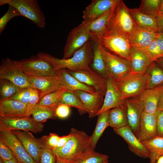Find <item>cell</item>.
<instances>
[{"label": "cell", "mask_w": 163, "mask_h": 163, "mask_svg": "<svg viewBox=\"0 0 163 163\" xmlns=\"http://www.w3.org/2000/svg\"><path fill=\"white\" fill-rule=\"evenodd\" d=\"M72 137L62 148L52 150L56 159L65 163H76L94 150L91 136L84 131L72 128Z\"/></svg>", "instance_id": "1"}, {"label": "cell", "mask_w": 163, "mask_h": 163, "mask_svg": "<svg viewBox=\"0 0 163 163\" xmlns=\"http://www.w3.org/2000/svg\"><path fill=\"white\" fill-rule=\"evenodd\" d=\"M94 42L91 38L84 46L67 59H60L48 53L39 52L37 55L46 59L52 64L55 71L60 69L71 71L91 69Z\"/></svg>", "instance_id": "2"}, {"label": "cell", "mask_w": 163, "mask_h": 163, "mask_svg": "<svg viewBox=\"0 0 163 163\" xmlns=\"http://www.w3.org/2000/svg\"><path fill=\"white\" fill-rule=\"evenodd\" d=\"M136 26L130 13L129 8L123 0H120L115 7L104 34L108 33H118L129 38Z\"/></svg>", "instance_id": "3"}, {"label": "cell", "mask_w": 163, "mask_h": 163, "mask_svg": "<svg viewBox=\"0 0 163 163\" xmlns=\"http://www.w3.org/2000/svg\"><path fill=\"white\" fill-rule=\"evenodd\" d=\"M15 62L27 76L53 77L56 72L50 62L37 55L15 60Z\"/></svg>", "instance_id": "4"}, {"label": "cell", "mask_w": 163, "mask_h": 163, "mask_svg": "<svg viewBox=\"0 0 163 163\" xmlns=\"http://www.w3.org/2000/svg\"><path fill=\"white\" fill-rule=\"evenodd\" d=\"M93 41L109 51L129 60L132 48L127 37L118 33H108Z\"/></svg>", "instance_id": "5"}, {"label": "cell", "mask_w": 163, "mask_h": 163, "mask_svg": "<svg viewBox=\"0 0 163 163\" xmlns=\"http://www.w3.org/2000/svg\"><path fill=\"white\" fill-rule=\"evenodd\" d=\"M98 44L109 74L116 81H120L132 72L129 60L112 53Z\"/></svg>", "instance_id": "6"}, {"label": "cell", "mask_w": 163, "mask_h": 163, "mask_svg": "<svg viewBox=\"0 0 163 163\" xmlns=\"http://www.w3.org/2000/svg\"><path fill=\"white\" fill-rule=\"evenodd\" d=\"M87 23L83 21L69 33L63 50L62 59H67L91 39Z\"/></svg>", "instance_id": "7"}, {"label": "cell", "mask_w": 163, "mask_h": 163, "mask_svg": "<svg viewBox=\"0 0 163 163\" xmlns=\"http://www.w3.org/2000/svg\"><path fill=\"white\" fill-rule=\"evenodd\" d=\"M11 5L19 11L21 16L29 19L39 28H44L46 25V18L37 0H11Z\"/></svg>", "instance_id": "8"}, {"label": "cell", "mask_w": 163, "mask_h": 163, "mask_svg": "<svg viewBox=\"0 0 163 163\" xmlns=\"http://www.w3.org/2000/svg\"><path fill=\"white\" fill-rule=\"evenodd\" d=\"M117 83L123 97L126 100L128 98L139 96L146 89L147 77L145 73L131 72Z\"/></svg>", "instance_id": "9"}, {"label": "cell", "mask_w": 163, "mask_h": 163, "mask_svg": "<svg viewBox=\"0 0 163 163\" xmlns=\"http://www.w3.org/2000/svg\"><path fill=\"white\" fill-rule=\"evenodd\" d=\"M43 128L42 123L37 122L30 117H0V129L9 131L17 130L39 133Z\"/></svg>", "instance_id": "10"}, {"label": "cell", "mask_w": 163, "mask_h": 163, "mask_svg": "<svg viewBox=\"0 0 163 163\" xmlns=\"http://www.w3.org/2000/svg\"><path fill=\"white\" fill-rule=\"evenodd\" d=\"M0 78L8 80L21 88H33L27 77L17 66L15 60L8 57L1 61Z\"/></svg>", "instance_id": "11"}, {"label": "cell", "mask_w": 163, "mask_h": 163, "mask_svg": "<svg viewBox=\"0 0 163 163\" xmlns=\"http://www.w3.org/2000/svg\"><path fill=\"white\" fill-rule=\"evenodd\" d=\"M68 72L81 83L93 88L104 96L107 88L106 79L92 69L71 71Z\"/></svg>", "instance_id": "12"}, {"label": "cell", "mask_w": 163, "mask_h": 163, "mask_svg": "<svg viewBox=\"0 0 163 163\" xmlns=\"http://www.w3.org/2000/svg\"><path fill=\"white\" fill-rule=\"evenodd\" d=\"M106 79L107 88L104 98L97 116L112 109L125 105V100L118 88L116 81L109 75Z\"/></svg>", "instance_id": "13"}, {"label": "cell", "mask_w": 163, "mask_h": 163, "mask_svg": "<svg viewBox=\"0 0 163 163\" xmlns=\"http://www.w3.org/2000/svg\"><path fill=\"white\" fill-rule=\"evenodd\" d=\"M0 138L11 149L18 161L21 163H37L27 152L11 131L0 129Z\"/></svg>", "instance_id": "14"}, {"label": "cell", "mask_w": 163, "mask_h": 163, "mask_svg": "<svg viewBox=\"0 0 163 163\" xmlns=\"http://www.w3.org/2000/svg\"><path fill=\"white\" fill-rule=\"evenodd\" d=\"M54 78L59 88L66 91L73 92L81 90L90 93L97 91L93 88L84 84L70 74L66 69L56 71Z\"/></svg>", "instance_id": "15"}, {"label": "cell", "mask_w": 163, "mask_h": 163, "mask_svg": "<svg viewBox=\"0 0 163 163\" xmlns=\"http://www.w3.org/2000/svg\"><path fill=\"white\" fill-rule=\"evenodd\" d=\"M113 129L126 142L132 152L139 157L149 158L148 151L139 140L129 125Z\"/></svg>", "instance_id": "16"}, {"label": "cell", "mask_w": 163, "mask_h": 163, "mask_svg": "<svg viewBox=\"0 0 163 163\" xmlns=\"http://www.w3.org/2000/svg\"><path fill=\"white\" fill-rule=\"evenodd\" d=\"M11 131L18 139L29 154L37 163H39L41 148L40 138L35 137L30 132L17 130Z\"/></svg>", "instance_id": "17"}, {"label": "cell", "mask_w": 163, "mask_h": 163, "mask_svg": "<svg viewBox=\"0 0 163 163\" xmlns=\"http://www.w3.org/2000/svg\"><path fill=\"white\" fill-rule=\"evenodd\" d=\"M120 0H93L83 12L84 21L89 23L113 8Z\"/></svg>", "instance_id": "18"}, {"label": "cell", "mask_w": 163, "mask_h": 163, "mask_svg": "<svg viewBox=\"0 0 163 163\" xmlns=\"http://www.w3.org/2000/svg\"><path fill=\"white\" fill-rule=\"evenodd\" d=\"M73 92L81 101L89 117L96 116L103 104L104 96L97 92L92 93L78 90Z\"/></svg>", "instance_id": "19"}, {"label": "cell", "mask_w": 163, "mask_h": 163, "mask_svg": "<svg viewBox=\"0 0 163 163\" xmlns=\"http://www.w3.org/2000/svg\"><path fill=\"white\" fill-rule=\"evenodd\" d=\"M136 136L141 142L152 139L157 136L155 114L142 112Z\"/></svg>", "instance_id": "20"}, {"label": "cell", "mask_w": 163, "mask_h": 163, "mask_svg": "<svg viewBox=\"0 0 163 163\" xmlns=\"http://www.w3.org/2000/svg\"><path fill=\"white\" fill-rule=\"evenodd\" d=\"M127 118L128 125L136 135L138 131L143 105L138 98L125 100Z\"/></svg>", "instance_id": "21"}, {"label": "cell", "mask_w": 163, "mask_h": 163, "mask_svg": "<svg viewBox=\"0 0 163 163\" xmlns=\"http://www.w3.org/2000/svg\"><path fill=\"white\" fill-rule=\"evenodd\" d=\"M27 104L9 99L0 101V117L15 118L26 116Z\"/></svg>", "instance_id": "22"}, {"label": "cell", "mask_w": 163, "mask_h": 163, "mask_svg": "<svg viewBox=\"0 0 163 163\" xmlns=\"http://www.w3.org/2000/svg\"><path fill=\"white\" fill-rule=\"evenodd\" d=\"M163 89V84L152 88L145 90L138 98L143 106V111L155 114L161 92Z\"/></svg>", "instance_id": "23"}, {"label": "cell", "mask_w": 163, "mask_h": 163, "mask_svg": "<svg viewBox=\"0 0 163 163\" xmlns=\"http://www.w3.org/2000/svg\"><path fill=\"white\" fill-rule=\"evenodd\" d=\"M158 33L136 26L128 38L131 47L141 49L146 47L155 38Z\"/></svg>", "instance_id": "24"}, {"label": "cell", "mask_w": 163, "mask_h": 163, "mask_svg": "<svg viewBox=\"0 0 163 163\" xmlns=\"http://www.w3.org/2000/svg\"><path fill=\"white\" fill-rule=\"evenodd\" d=\"M33 88L38 92L40 99L45 95L60 89L53 77L27 76Z\"/></svg>", "instance_id": "25"}, {"label": "cell", "mask_w": 163, "mask_h": 163, "mask_svg": "<svg viewBox=\"0 0 163 163\" xmlns=\"http://www.w3.org/2000/svg\"><path fill=\"white\" fill-rule=\"evenodd\" d=\"M115 5L97 19L87 23L91 38L93 40L98 39L105 33L112 17Z\"/></svg>", "instance_id": "26"}, {"label": "cell", "mask_w": 163, "mask_h": 163, "mask_svg": "<svg viewBox=\"0 0 163 163\" xmlns=\"http://www.w3.org/2000/svg\"><path fill=\"white\" fill-rule=\"evenodd\" d=\"M129 61L132 72L137 74H145L152 63L141 49L136 48H132Z\"/></svg>", "instance_id": "27"}, {"label": "cell", "mask_w": 163, "mask_h": 163, "mask_svg": "<svg viewBox=\"0 0 163 163\" xmlns=\"http://www.w3.org/2000/svg\"><path fill=\"white\" fill-rule=\"evenodd\" d=\"M129 10L137 26L158 33V27L156 17L143 13L138 8H129Z\"/></svg>", "instance_id": "28"}, {"label": "cell", "mask_w": 163, "mask_h": 163, "mask_svg": "<svg viewBox=\"0 0 163 163\" xmlns=\"http://www.w3.org/2000/svg\"><path fill=\"white\" fill-rule=\"evenodd\" d=\"M108 121V126L113 129L129 125L125 105L109 110Z\"/></svg>", "instance_id": "29"}, {"label": "cell", "mask_w": 163, "mask_h": 163, "mask_svg": "<svg viewBox=\"0 0 163 163\" xmlns=\"http://www.w3.org/2000/svg\"><path fill=\"white\" fill-rule=\"evenodd\" d=\"M145 74L147 77L146 89L152 88L163 84V69L155 62L150 64Z\"/></svg>", "instance_id": "30"}, {"label": "cell", "mask_w": 163, "mask_h": 163, "mask_svg": "<svg viewBox=\"0 0 163 163\" xmlns=\"http://www.w3.org/2000/svg\"><path fill=\"white\" fill-rule=\"evenodd\" d=\"M149 154V163H155L158 158L163 155V137L157 136L142 142Z\"/></svg>", "instance_id": "31"}, {"label": "cell", "mask_w": 163, "mask_h": 163, "mask_svg": "<svg viewBox=\"0 0 163 163\" xmlns=\"http://www.w3.org/2000/svg\"><path fill=\"white\" fill-rule=\"evenodd\" d=\"M93 41L94 46L90 64L92 69L106 79L109 74L106 65L102 56L98 44Z\"/></svg>", "instance_id": "32"}, {"label": "cell", "mask_w": 163, "mask_h": 163, "mask_svg": "<svg viewBox=\"0 0 163 163\" xmlns=\"http://www.w3.org/2000/svg\"><path fill=\"white\" fill-rule=\"evenodd\" d=\"M109 111V110L97 115L98 118L96 126L92 136H91V147L94 150L104 131L109 126L108 121Z\"/></svg>", "instance_id": "33"}, {"label": "cell", "mask_w": 163, "mask_h": 163, "mask_svg": "<svg viewBox=\"0 0 163 163\" xmlns=\"http://www.w3.org/2000/svg\"><path fill=\"white\" fill-rule=\"evenodd\" d=\"M56 107H50L40 105L38 104L35 107L32 116L36 121L42 123L49 119H55Z\"/></svg>", "instance_id": "34"}, {"label": "cell", "mask_w": 163, "mask_h": 163, "mask_svg": "<svg viewBox=\"0 0 163 163\" xmlns=\"http://www.w3.org/2000/svg\"><path fill=\"white\" fill-rule=\"evenodd\" d=\"M63 104L76 108L81 113H86L83 104L79 98L73 92L65 91L62 94L59 104Z\"/></svg>", "instance_id": "35"}, {"label": "cell", "mask_w": 163, "mask_h": 163, "mask_svg": "<svg viewBox=\"0 0 163 163\" xmlns=\"http://www.w3.org/2000/svg\"><path fill=\"white\" fill-rule=\"evenodd\" d=\"M21 88L8 80L0 78V101L11 99Z\"/></svg>", "instance_id": "36"}, {"label": "cell", "mask_w": 163, "mask_h": 163, "mask_svg": "<svg viewBox=\"0 0 163 163\" xmlns=\"http://www.w3.org/2000/svg\"><path fill=\"white\" fill-rule=\"evenodd\" d=\"M161 0H142L138 9L141 12L155 17L158 16Z\"/></svg>", "instance_id": "37"}, {"label": "cell", "mask_w": 163, "mask_h": 163, "mask_svg": "<svg viewBox=\"0 0 163 163\" xmlns=\"http://www.w3.org/2000/svg\"><path fill=\"white\" fill-rule=\"evenodd\" d=\"M65 90L60 89L51 92L41 98L39 104L50 107H57L59 105L61 96Z\"/></svg>", "instance_id": "38"}, {"label": "cell", "mask_w": 163, "mask_h": 163, "mask_svg": "<svg viewBox=\"0 0 163 163\" xmlns=\"http://www.w3.org/2000/svg\"><path fill=\"white\" fill-rule=\"evenodd\" d=\"M151 62L163 57L159 49L155 38L147 47L141 49Z\"/></svg>", "instance_id": "39"}, {"label": "cell", "mask_w": 163, "mask_h": 163, "mask_svg": "<svg viewBox=\"0 0 163 163\" xmlns=\"http://www.w3.org/2000/svg\"><path fill=\"white\" fill-rule=\"evenodd\" d=\"M40 139L41 148L39 163H56V157L52 149L45 144L41 138Z\"/></svg>", "instance_id": "40"}, {"label": "cell", "mask_w": 163, "mask_h": 163, "mask_svg": "<svg viewBox=\"0 0 163 163\" xmlns=\"http://www.w3.org/2000/svg\"><path fill=\"white\" fill-rule=\"evenodd\" d=\"M20 16L21 15L16 8L8 5L7 11L0 18V34L3 32L10 20L14 17Z\"/></svg>", "instance_id": "41"}, {"label": "cell", "mask_w": 163, "mask_h": 163, "mask_svg": "<svg viewBox=\"0 0 163 163\" xmlns=\"http://www.w3.org/2000/svg\"><path fill=\"white\" fill-rule=\"evenodd\" d=\"M108 159L107 155L93 150L76 163H102Z\"/></svg>", "instance_id": "42"}, {"label": "cell", "mask_w": 163, "mask_h": 163, "mask_svg": "<svg viewBox=\"0 0 163 163\" xmlns=\"http://www.w3.org/2000/svg\"><path fill=\"white\" fill-rule=\"evenodd\" d=\"M40 97L38 91L33 88L29 102L27 105L26 116L30 117L32 115L34 110L40 101Z\"/></svg>", "instance_id": "43"}, {"label": "cell", "mask_w": 163, "mask_h": 163, "mask_svg": "<svg viewBox=\"0 0 163 163\" xmlns=\"http://www.w3.org/2000/svg\"><path fill=\"white\" fill-rule=\"evenodd\" d=\"M32 89L33 88H22L11 99L18 101L27 105Z\"/></svg>", "instance_id": "44"}, {"label": "cell", "mask_w": 163, "mask_h": 163, "mask_svg": "<svg viewBox=\"0 0 163 163\" xmlns=\"http://www.w3.org/2000/svg\"><path fill=\"white\" fill-rule=\"evenodd\" d=\"M0 156L3 161H8L15 158L11 149L1 138Z\"/></svg>", "instance_id": "45"}, {"label": "cell", "mask_w": 163, "mask_h": 163, "mask_svg": "<svg viewBox=\"0 0 163 163\" xmlns=\"http://www.w3.org/2000/svg\"><path fill=\"white\" fill-rule=\"evenodd\" d=\"M60 137L57 134L50 133L49 135L44 136L41 138L45 144L52 149L57 146Z\"/></svg>", "instance_id": "46"}, {"label": "cell", "mask_w": 163, "mask_h": 163, "mask_svg": "<svg viewBox=\"0 0 163 163\" xmlns=\"http://www.w3.org/2000/svg\"><path fill=\"white\" fill-rule=\"evenodd\" d=\"M70 113V107L65 104H60L56 107L55 113L56 117L61 119L67 117Z\"/></svg>", "instance_id": "47"}, {"label": "cell", "mask_w": 163, "mask_h": 163, "mask_svg": "<svg viewBox=\"0 0 163 163\" xmlns=\"http://www.w3.org/2000/svg\"><path fill=\"white\" fill-rule=\"evenodd\" d=\"M157 136L163 137V111L157 110L156 113Z\"/></svg>", "instance_id": "48"}, {"label": "cell", "mask_w": 163, "mask_h": 163, "mask_svg": "<svg viewBox=\"0 0 163 163\" xmlns=\"http://www.w3.org/2000/svg\"><path fill=\"white\" fill-rule=\"evenodd\" d=\"M71 137L72 134L70 132L67 135L60 136L57 146L55 148L52 150H56L62 148L71 139Z\"/></svg>", "instance_id": "49"}, {"label": "cell", "mask_w": 163, "mask_h": 163, "mask_svg": "<svg viewBox=\"0 0 163 163\" xmlns=\"http://www.w3.org/2000/svg\"><path fill=\"white\" fill-rule=\"evenodd\" d=\"M156 39L159 50L163 57V39L158 33Z\"/></svg>", "instance_id": "50"}, {"label": "cell", "mask_w": 163, "mask_h": 163, "mask_svg": "<svg viewBox=\"0 0 163 163\" xmlns=\"http://www.w3.org/2000/svg\"><path fill=\"white\" fill-rule=\"evenodd\" d=\"M158 33H163V15L156 17Z\"/></svg>", "instance_id": "51"}, {"label": "cell", "mask_w": 163, "mask_h": 163, "mask_svg": "<svg viewBox=\"0 0 163 163\" xmlns=\"http://www.w3.org/2000/svg\"><path fill=\"white\" fill-rule=\"evenodd\" d=\"M157 110L163 111V89L161 91L158 105Z\"/></svg>", "instance_id": "52"}, {"label": "cell", "mask_w": 163, "mask_h": 163, "mask_svg": "<svg viewBox=\"0 0 163 163\" xmlns=\"http://www.w3.org/2000/svg\"><path fill=\"white\" fill-rule=\"evenodd\" d=\"M163 0H161L158 16H163Z\"/></svg>", "instance_id": "53"}, {"label": "cell", "mask_w": 163, "mask_h": 163, "mask_svg": "<svg viewBox=\"0 0 163 163\" xmlns=\"http://www.w3.org/2000/svg\"><path fill=\"white\" fill-rule=\"evenodd\" d=\"M155 62L163 69V57L158 59Z\"/></svg>", "instance_id": "54"}, {"label": "cell", "mask_w": 163, "mask_h": 163, "mask_svg": "<svg viewBox=\"0 0 163 163\" xmlns=\"http://www.w3.org/2000/svg\"><path fill=\"white\" fill-rule=\"evenodd\" d=\"M11 0H0V6H2L5 4L8 5Z\"/></svg>", "instance_id": "55"}, {"label": "cell", "mask_w": 163, "mask_h": 163, "mask_svg": "<svg viewBox=\"0 0 163 163\" xmlns=\"http://www.w3.org/2000/svg\"><path fill=\"white\" fill-rule=\"evenodd\" d=\"M4 163H17V161L15 158L8 161H3Z\"/></svg>", "instance_id": "56"}, {"label": "cell", "mask_w": 163, "mask_h": 163, "mask_svg": "<svg viewBox=\"0 0 163 163\" xmlns=\"http://www.w3.org/2000/svg\"><path fill=\"white\" fill-rule=\"evenodd\" d=\"M155 163H163V155L161 156L158 158Z\"/></svg>", "instance_id": "57"}, {"label": "cell", "mask_w": 163, "mask_h": 163, "mask_svg": "<svg viewBox=\"0 0 163 163\" xmlns=\"http://www.w3.org/2000/svg\"><path fill=\"white\" fill-rule=\"evenodd\" d=\"M56 163H65L63 161H62L56 159Z\"/></svg>", "instance_id": "58"}, {"label": "cell", "mask_w": 163, "mask_h": 163, "mask_svg": "<svg viewBox=\"0 0 163 163\" xmlns=\"http://www.w3.org/2000/svg\"><path fill=\"white\" fill-rule=\"evenodd\" d=\"M0 163H4L3 161L1 158H0Z\"/></svg>", "instance_id": "59"}, {"label": "cell", "mask_w": 163, "mask_h": 163, "mask_svg": "<svg viewBox=\"0 0 163 163\" xmlns=\"http://www.w3.org/2000/svg\"><path fill=\"white\" fill-rule=\"evenodd\" d=\"M161 36V37L163 39V33H159Z\"/></svg>", "instance_id": "60"}, {"label": "cell", "mask_w": 163, "mask_h": 163, "mask_svg": "<svg viewBox=\"0 0 163 163\" xmlns=\"http://www.w3.org/2000/svg\"><path fill=\"white\" fill-rule=\"evenodd\" d=\"M102 163H109L108 160H106V161Z\"/></svg>", "instance_id": "61"}, {"label": "cell", "mask_w": 163, "mask_h": 163, "mask_svg": "<svg viewBox=\"0 0 163 163\" xmlns=\"http://www.w3.org/2000/svg\"><path fill=\"white\" fill-rule=\"evenodd\" d=\"M17 163H20V162H18V161H17Z\"/></svg>", "instance_id": "62"}]
</instances>
